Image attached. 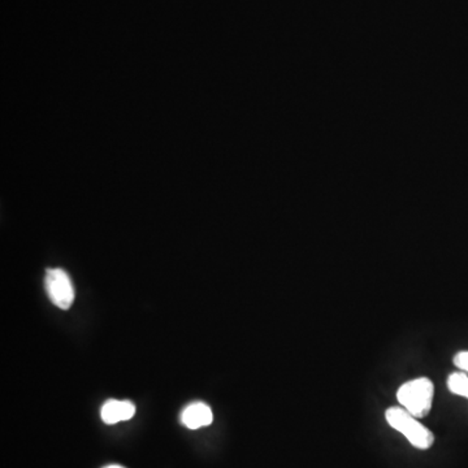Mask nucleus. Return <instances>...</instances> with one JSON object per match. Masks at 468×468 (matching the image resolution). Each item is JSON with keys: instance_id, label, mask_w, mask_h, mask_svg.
<instances>
[{"instance_id": "1", "label": "nucleus", "mask_w": 468, "mask_h": 468, "mask_svg": "<svg viewBox=\"0 0 468 468\" xmlns=\"http://www.w3.org/2000/svg\"><path fill=\"white\" fill-rule=\"evenodd\" d=\"M435 397V385L428 378H418L402 384L397 392L400 406L418 419L430 414Z\"/></svg>"}, {"instance_id": "2", "label": "nucleus", "mask_w": 468, "mask_h": 468, "mask_svg": "<svg viewBox=\"0 0 468 468\" xmlns=\"http://www.w3.org/2000/svg\"><path fill=\"white\" fill-rule=\"evenodd\" d=\"M385 419L393 430L402 433L416 449L427 450L435 444L433 433L405 408H388L385 411Z\"/></svg>"}, {"instance_id": "3", "label": "nucleus", "mask_w": 468, "mask_h": 468, "mask_svg": "<svg viewBox=\"0 0 468 468\" xmlns=\"http://www.w3.org/2000/svg\"><path fill=\"white\" fill-rule=\"evenodd\" d=\"M45 287L51 302L61 310H68L75 301V289L68 273L59 268L47 270Z\"/></svg>"}, {"instance_id": "4", "label": "nucleus", "mask_w": 468, "mask_h": 468, "mask_svg": "<svg viewBox=\"0 0 468 468\" xmlns=\"http://www.w3.org/2000/svg\"><path fill=\"white\" fill-rule=\"evenodd\" d=\"M136 414V406L130 400H107L103 405L100 416L106 424H116L130 420Z\"/></svg>"}, {"instance_id": "5", "label": "nucleus", "mask_w": 468, "mask_h": 468, "mask_svg": "<svg viewBox=\"0 0 468 468\" xmlns=\"http://www.w3.org/2000/svg\"><path fill=\"white\" fill-rule=\"evenodd\" d=\"M213 420L211 408L203 402H194L182 411L181 423L189 430L210 425Z\"/></svg>"}, {"instance_id": "6", "label": "nucleus", "mask_w": 468, "mask_h": 468, "mask_svg": "<svg viewBox=\"0 0 468 468\" xmlns=\"http://www.w3.org/2000/svg\"><path fill=\"white\" fill-rule=\"evenodd\" d=\"M447 389L468 400V376L466 372H454L447 378Z\"/></svg>"}, {"instance_id": "7", "label": "nucleus", "mask_w": 468, "mask_h": 468, "mask_svg": "<svg viewBox=\"0 0 468 468\" xmlns=\"http://www.w3.org/2000/svg\"><path fill=\"white\" fill-rule=\"evenodd\" d=\"M454 364L462 371L468 373V351H459L454 356Z\"/></svg>"}, {"instance_id": "8", "label": "nucleus", "mask_w": 468, "mask_h": 468, "mask_svg": "<svg viewBox=\"0 0 468 468\" xmlns=\"http://www.w3.org/2000/svg\"><path fill=\"white\" fill-rule=\"evenodd\" d=\"M103 468H125L122 467V466H119V464H111V466H106V467Z\"/></svg>"}]
</instances>
